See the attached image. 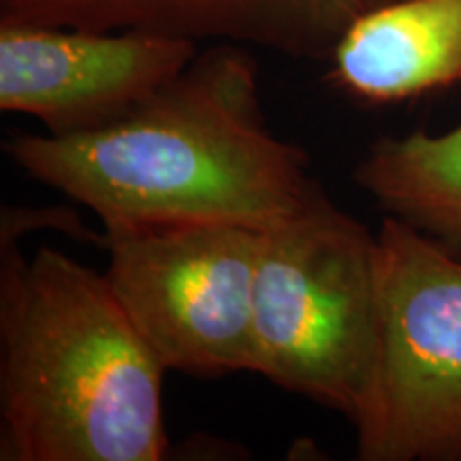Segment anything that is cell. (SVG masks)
<instances>
[{
  "mask_svg": "<svg viewBox=\"0 0 461 461\" xmlns=\"http://www.w3.org/2000/svg\"><path fill=\"white\" fill-rule=\"evenodd\" d=\"M5 152L105 229L229 222L267 230L322 193L303 149L267 126L257 62L235 43H210L112 124L17 135Z\"/></svg>",
  "mask_w": 461,
  "mask_h": 461,
  "instance_id": "cell-1",
  "label": "cell"
},
{
  "mask_svg": "<svg viewBox=\"0 0 461 461\" xmlns=\"http://www.w3.org/2000/svg\"><path fill=\"white\" fill-rule=\"evenodd\" d=\"M165 374L105 274L3 233L0 459H165Z\"/></svg>",
  "mask_w": 461,
  "mask_h": 461,
  "instance_id": "cell-2",
  "label": "cell"
},
{
  "mask_svg": "<svg viewBox=\"0 0 461 461\" xmlns=\"http://www.w3.org/2000/svg\"><path fill=\"white\" fill-rule=\"evenodd\" d=\"M376 233L321 193L263 230L252 374L357 423L378 361Z\"/></svg>",
  "mask_w": 461,
  "mask_h": 461,
  "instance_id": "cell-3",
  "label": "cell"
},
{
  "mask_svg": "<svg viewBox=\"0 0 461 461\" xmlns=\"http://www.w3.org/2000/svg\"><path fill=\"white\" fill-rule=\"evenodd\" d=\"M376 241L378 361L357 457L461 459V255L387 214Z\"/></svg>",
  "mask_w": 461,
  "mask_h": 461,
  "instance_id": "cell-4",
  "label": "cell"
},
{
  "mask_svg": "<svg viewBox=\"0 0 461 461\" xmlns=\"http://www.w3.org/2000/svg\"><path fill=\"white\" fill-rule=\"evenodd\" d=\"M263 230L229 222L105 229V278L167 372H252Z\"/></svg>",
  "mask_w": 461,
  "mask_h": 461,
  "instance_id": "cell-5",
  "label": "cell"
},
{
  "mask_svg": "<svg viewBox=\"0 0 461 461\" xmlns=\"http://www.w3.org/2000/svg\"><path fill=\"white\" fill-rule=\"evenodd\" d=\"M201 43L143 31L0 22V109L50 135L101 129L180 75Z\"/></svg>",
  "mask_w": 461,
  "mask_h": 461,
  "instance_id": "cell-6",
  "label": "cell"
},
{
  "mask_svg": "<svg viewBox=\"0 0 461 461\" xmlns=\"http://www.w3.org/2000/svg\"><path fill=\"white\" fill-rule=\"evenodd\" d=\"M389 0H0V22L143 31L330 58L350 22Z\"/></svg>",
  "mask_w": 461,
  "mask_h": 461,
  "instance_id": "cell-7",
  "label": "cell"
},
{
  "mask_svg": "<svg viewBox=\"0 0 461 461\" xmlns=\"http://www.w3.org/2000/svg\"><path fill=\"white\" fill-rule=\"evenodd\" d=\"M333 84L367 103L461 84V0H389L355 17L331 56Z\"/></svg>",
  "mask_w": 461,
  "mask_h": 461,
  "instance_id": "cell-8",
  "label": "cell"
},
{
  "mask_svg": "<svg viewBox=\"0 0 461 461\" xmlns=\"http://www.w3.org/2000/svg\"><path fill=\"white\" fill-rule=\"evenodd\" d=\"M355 182L384 214L461 255V124L440 135L383 137L355 169Z\"/></svg>",
  "mask_w": 461,
  "mask_h": 461,
  "instance_id": "cell-9",
  "label": "cell"
}]
</instances>
